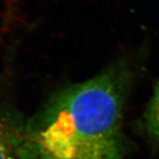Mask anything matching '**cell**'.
Listing matches in <instances>:
<instances>
[{"label": "cell", "mask_w": 159, "mask_h": 159, "mask_svg": "<svg viewBox=\"0 0 159 159\" xmlns=\"http://www.w3.org/2000/svg\"><path fill=\"white\" fill-rule=\"evenodd\" d=\"M36 159H52V158H48V157H37ZM71 159H95V158H88V157H76V158H71Z\"/></svg>", "instance_id": "obj_5"}, {"label": "cell", "mask_w": 159, "mask_h": 159, "mask_svg": "<svg viewBox=\"0 0 159 159\" xmlns=\"http://www.w3.org/2000/svg\"><path fill=\"white\" fill-rule=\"evenodd\" d=\"M142 127L148 141L154 145H159V80L143 114Z\"/></svg>", "instance_id": "obj_3"}, {"label": "cell", "mask_w": 159, "mask_h": 159, "mask_svg": "<svg viewBox=\"0 0 159 159\" xmlns=\"http://www.w3.org/2000/svg\"><path fill=\"white\" fill-rule=\"evenodd\" d=\"M0 159H34L27 125L13 111L0 114Z\"/></svg>", "instance_id": "obj_2"}, {"label": "cell", "mask_w": 159, "mask_h": 159, "mask_svg": "<svg viewBox=\"0 0 159 159\" xmlns=\"http://www.w3.org/2000/svg\"><path fill=\"white\" fill-rule=\"evenodd\" d=\"M16 3V0H11V3H10V7L7 9V12H6V24L9 23V20H11V18L12 17V11L15 9V6L14 4Z\"/></svg>", "instance_id": "obj_4"}, {"label": "cell", "mask_w": 159, "mask_h": 159, "mask_svg": "<svg viewBox=\"0 0 159 159\" xmlns=\"http://www.w3.org/2000/svg\"><path fill=\"white\" fill-rule=\"evenodd\" d=\"M135 57V56H134ZM119 57L98 74L63 88L27 131L35 159H122L121 121L137 58Z\"/></svg>", "instance_id": "obj_1"}]
</instances>
